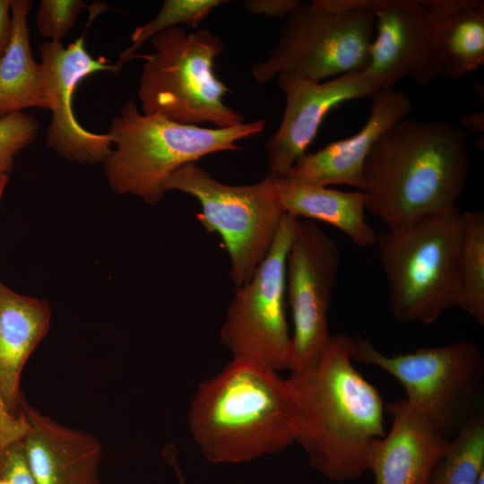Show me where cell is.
I'll list each match as a JSON object with an SVG mask.
<instances>
[{"mask_svg":"<svg viewBox=\"0 0 484 484\" xmlns=\"http://www.w3.org/2000/svg\"><path fill=\"white\" fill-rule=\"evenodd\" d=\"M288 379L295 401L294 440L310 465L335 482L368 471L371 447L385 436V405L352 364L351 338L332 335L318 364Z\"/></svg>","mask_w":484,"mask_h":484,"instance_id":"cell-1","label":"cell"},{"mask_svg":"<svg viewBox=\"0 0 484 484\" xmlns=\"http://www.w3.org/2000/svg\"><path fill=\"white\" fill-rule=\"evenodd\" d=\"M468 139L443 119L392 125L364 163L367 212L397 228L456 207L469 177Z\"/></svg>","mask_w":484,"mask_h":484,"instance_id":"cell-2","label":"cell"},{"mask_svg":"<svg viewBox=\"0 0 484 484\" xmlns=\"http://www.w3.org/2000/svg\"><path fill=\"white\" fill-rule=\"evenodd\" d=\"M294 418L288 378L256 361L232 359L198 386L188 425L209 462L241 463L291 445Z\"/></svg>","mask_w":484,"mask_h":484,"instance_id":"cell-3","label":"cell"},{"mask_svg":"<svg viewBox=\"0 0 484 484\" xmlns=\"http://www.w3.org/2000/svg\"><path fill=\"white\" fill-rule=\"evenodd\" d=\"M265 120L230 127H203L143 114L128 99L108 130L112 151L103 162L113 192L149 204L162 200L166 183L181 167L212 153L233 151L238 142L263 132Z\"/></svg>","mask_w":484,"mask_h":484,"instance_id":"cell-4","label":"cell"},{"mask_svg":"<svg viewBox=\"0 0 484 484\" xmlns=\"http://www.w3.org/2000/svg\"><path fill=\"white\" fill-rule=\"evenodd\" d=\"M462 238L457 207L377 233L388 309L395 321L431 324L459 307Z\"/></svg>","mask_w":484,"mask_h":484,"instance_id":"cell-5","label":"cell"},{"mask_svg":"<svg viewBox=\"0 0 484 484\" xmlns=\"http://www.w3.org/2000/svg\"><path fill=\"white\" fill-rule=\"evenodd\" d=\"M150 40L151 53L134 56L143 59L137 89L143 114L214 127L245 123L243 115L224 101L229 88L214 72V61L223 51L220 37L208 29L187 32L176 26Z\"/></svg>","mask_w":484,"mask_h":484,"instance_id":"cell-6","label":"cell"},{"mask_svg":"<svg viewBox=\"0 0 484 484\" xmlns=\"http://www.w3.org/2000/svg\"><path fill=\"white\" fill-rule=\"evenodd\" d=\"M351 359L376 366L396 378L407 400L451 438L480 411L484 359L468 340L385 355L367 338H351Z\"/></svg>","mask_w":484,"mask_h":484,"instance_id":"cell-7","label":"cell"},{"mask_svg":"<svg viewBox=\"0 0 484 484\" xmlns=\"http://www.w3.org/2000/svg\"><path fill=\"white\" fill-rule=\"evenodd\" d=\"M177 190L200 203L199 222L221 238L230 259L229 277L237 287L248 282L268 255L285 211L275 180L242 186L224 184L196 163L173 173L166 191Z\"/></svg>","mask_w":484,"mask_h":484,"instance_id":"cell-8","label":"cell"},{"mask_svg":"<svg viewBox=\"0 0 484 484\" xmlns=\"http://www.w3.org/2000/svg\"><path fill=\"white\" fill-rule=\"evenodd\" d=\"M374 12L333 13L300 2L286 17L268 56L252 67L259 83L291 73L315 81L367 66L375 36Z\"/></svg>","mask_w":484,"mask_h":484,"instance_id":"cell-9","label":"cell"},{"mask_svg":"<svg viewBox=\"0 0 484 484\" xmlns=\"http://www.w3.org/2000/svg\"><path fill=\"white\" fill-rule=\"evenodd\" d=\"M296 217L285 213L274 242L252 279L237 287L220 330L232 359L290 369L291 336L285 313L287 254Z\"/></svg>","mask_w":484,"mask_h":484,"instance_id":"cell-10","label":"cell"},{"mask_svg":"<svg viewBox=\"0 0 484 484\" xmlns=\"http://www.w3.org/2000/svg\"><path fill=\"white\" fill-rule=\"evenodd\" d=\"M340 267L341 251L336 241L315 221L297 218L286 266V287L294 324L291 373L314 368L332 337L328 313Z\"/></svg>","mask_w":484,"mask_h":484,"instance_id":"cell-11","label":"cell"},{"mask_svg":"<svg viewBox=\"0 0 484 484\" xmlns=\"http://www.w3.org/2000/svg\"><path fill=\"white\" fill-rule=\"evenodd\" d=\"M40 71L51 121L45 142L60 157L73 162L103 163L112 151L110 137L85 129L73 108V96L79 83L98 72L118 73L122 65L108 64L105 57H93L85 47V31L65 46L45 41L39 47Z\"/></svg>","mask_w":484,"mask_h":484,"instance_id":"cell-12","label":"cell"},{"mask_svg":"<svg viewBox=\"0 0 484 484\" xmlns=\"http://www.w3.org/2000/svg\"><path fill=\"white\" fill-rule=\"evenodd\" d=\"M277 84L286 104L278 130L265 142L268 177L279 180L306 153L326 115L340 103L371 96L378 84L362 72H350L322 82L291 73Z\"/></svg>","mask_w":484,"mask_h":484,"instance_id":"cell-13","label":"cell"},{"mask_svg":"<svg viewBox=\"0 0 484 484\" xmlns=\"http://www.w3.org/2000/svg\"><path fill=\"white\" fill-rule=\"evenodd\" d=\"M375 15L364 74L380 90L393 88L406 77L427 84L437 76L435 22L421 1L381 0Z\"/></svg>","mask_w":484,"mask_h":484,"instance_id":"cell-14","label":"cell"},{"mask_svg":"<svg viewBox=\"0 0 484 484\" xmlns=\"http://www.w3.org/2000/svg\"><path fill=\"white\" fill-rule=\"evenodd\" d=\"M369 117L352 136L329 143L317 151L303 154L278 183L328 186L346 185L363 191V168L378 138L392 125L408 117L410 96L394 88L381 89L371 96Z\"/></svg>","mask_w":484,"mask_h":484,"instance_id":"cell-15","label":"cell"},{"mask_svg":"<svg viewBox=\"0 0 484 484\" xmlns=\"http://www.w3.org/2000/svg\"><path fill=\"white\" fill-rule=\"evenodd\" d=\"M22 442L36 484H100L102 444L22 402Z\"/></svg>","mask_w":484,"mask_h":484,"instance_id":"cell-16","label":"cell"},{"mask_svg":"<svg viewBox=\"0 0 484 484\" xmlns=\"http://www.w3.org/2000/svg\"><path fill=\"white\" fill-rule=\"evenodd\" d=\"M385 410L392 427L374 442L369 454L375 484H428L451 438L407 399L390 402Z\"/></svg>","mask_w":484,"mask_h":484,"instance_id":"cell-17","label":"cell"},{"mask_svg":"<svg viewBox=\"0 0 484 484\" xmlns=\"http://www.w3.org/2000/svg\"><path fill=\"white\" fill-rule=\"evenodd\" d=\"M51 313L45 300L18 294L0 281V432L22 430V369L47 334Z\"/></svg>","mask_w":484,"mask_h":484,"instance_id":"cell-18","label":"cell"},{"mask_svg":"<svg viewBox=\"0 0 484 484\" xmlns=\"http://www.w3.org/2000/svg\"><path fill=\"white\" fill-rule=\"evenodd\" d=\"M436 30L437 75L458 80L484 64V1L423 0Z\"/></svg>","mask_w":484,"mask_h":484,"instance_id":"cell-19","label":"cell"},{"mask_svg":"<svg viewBox=\"0 0 484 484\" xmlns=\"http://www.w3.org/2000/svg\"><path fill=\"white\" fill-rule=\"evenodd\" d=\"M275 184L286 213L331 224L359 246L376 243L377 233L366 220L367 197L363 191H341L328 186H294L276 181Z\"/></svg>","mask_w":484,"mask_h":484,"instance_id":"cell-20","label":"cell"},{"mask_svg":"<svg viewBox=\"0 0 484 484\" xmlns=\"http://www.w3.org/2000/svg\"><path fill=\"white\" fill-rule=\"evenodd\" d=\"M30 0H12L13 32L0 59V117L29 108L48 109L39 63L32 56L27 17Z\"/></svg>","mask_w":484,"mask_h":484,"instance_id":"cell-21","label":"cell"},{"mask_svg":"<svg viewBox=\"0 0 484 484\" xmlns=\"http://www.w3.org/2000/svg\"><path fill=\"white\" fill-rule=\"evenodd\" d=\"M484 472V415L479 411L450 439L428 484H475Z\"/></svg>","mask_w":484,"mask_h":484,"instance_id":"cell-22","label":"cell"},{"mask_svg":"<svg viewBox=\"0 0 484 484\" xmlns=\"http://www.w3.org/2000/svg\"><path fill=\"white\" fill-rule=\"evenodd\" d=\"M462 296L459 308L484 325V212H462Z\"/></svg>","mask_w":484,"mask_h":484,"instance_id":"cell-23","label":"cell"},{"mask_svg":"<svg viewBox=\"0 0 484 484\" xmlns=\"http://www.w3.org/2000/svg\"><path fill=\"white\" fill-rule=\"evenodd\" d=\"M227 3L226 0H164L153 19L134 30L132 44L121 53L118 63L123 66L147 40L165 30L180 24L197 29L216 7Z\"/></svg>","mask_w":484,"mask_h":484,"instance_id":"cell-24","label":"cell"},{"mask_svg":"<svg viewBox=\"0 0 484 484\" xmlns=\"http://www.w3.org/2000/svg\"><path fill=\"white\" fill-rule=\"evenodd\" d=\"M39 132L37 118L24 111L0 117V182L9 179L15 157L35 141Z\"/></svg>","mask_w":484,"mask_h":484,"instance_id":"cell-25","label":"cell"},{"mask_svg":"<svg viewBox=\"0 0 484 484\" xmlns=\"http://www.w3.org/2000/svg\"><path fill=\"white\" fill-rule=\"evenodd\" d=\"M85 7L82 0L40 1L36 15L39 33L46 41L62 42Z\"/></svg>","mask_w":484,"mask_h":484,"instance_id":"cell-26","label":"cell"},{"mask_svg":"<svg viewBox=\"0 0 484 484\" xmlns=\"http://www.w3.org/2000/svg\"><path fill=\"white\" fill-rule=\"evenodd\" d=\"M21 436L0 435V484H36Z\"/></svg>","mask_w":484,"mask_h":484,"instance_id":"cell-27","label":"cell"},{"mask_svg":"<svg viewBox=\"0 0 484 484\" xmlns=\"http://www.w3.org/2000/svg\"><path fill=\"white\" fill-rule=\"evenodd\" d=\"M300 3L298 0H245L243 8L253 14L268 18L287 17Z\"/></svg>","mask_w":484,"mask_h":484,"instance_id":"cell-28","label":"cell"},{"mask_svg":"<svg viewBox=\"0 0 484 484\" xmlns=\"http://www.w3.org/2000/svg\"><path fill=\"white\" fill-rule=\"evenodd\" d=\"M319 7L333 13L374 12L381 0H314Z\"/></svg>","mask_w":484,"mask_h":484,"instance_id":"cell-29","label":"cell"},{"mask_svg":"<svg viewBox=\"0 0 484 484\" xmlns=\"http://www.w3.org/2000/svg\"><path fill=\"white\" fill-rule=\"evenodd\" d=\"M12 0H0V59L7 49L13 32Z\"/></svg>","mask_w":484,"mask_h":484,"instance_id":"cell-30","label":"cell"},{"mask_svg":"<svg viewBox=\"0 0 484 484\" xmlns=\"http://www.w3.org/2000/svg\"><path fill=\"white\" fill-rule=\"evenodd\" d=\"M464 126L478 131H483V113H468L461 117Z\"/></svg>","mask_w":484,"mask_h":484,"instance_id":"cell-31","label":"cell"},{"mask_svg":"<svg viewBox=\"0 0 484 484\" xmlns=\"http://www.w3.org/2000/svg\"><path fill=\"white\" fill-rule=\"evenodd\" d=\"M7 182H8V180L0 182V202H1L3 193H4V187H5L6 184H7Z\"/></svg>","mask_w":484,"mask_h":484,"instance_id":"cell-32","label":"cell"},{"mask_svg":"<svg viewBox=\"0 0 484 484\" xmlns=\"http://www.w3.org/2000/svg\"><path fill=\"white\" fill-rule=\"evenodd\" d=\"M475 484H484V472L480 476Z\"/></svg>","mask_w":484,"mask_h":484,"instance_id":"cell-33","label":"cell"}]
</instances>
